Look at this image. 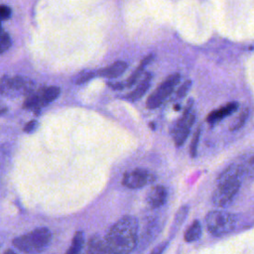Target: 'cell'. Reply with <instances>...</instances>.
<instances>
[{
    "mask_svg": "<svg viewBox=\"0 0 254 254\" xmlns=\"http://www.w3.org/2000/svg\"><path fill=\"white\" fill-rule=\"evenodd\" d=\"M138 220L125 215L111 226L105 237L109 254H130L137 244Z\"/></svg>",
    "mask_w": 254,
    "mask_h": 254,
    "instance_id": "cell-1",
    "label": "cell"
},
{
    "mask_svg": "<svg viewBox=\"0 0 254 254\" xmlns=\"http://www.w3.org/2000/svg\"><path fill=\"white\" fill-rule=\"evenodd\" d=\"M52 240V233L47 227H39L13 239V245L26 254L43 252Z\"/></svg>",
    "mask_w": 254,
    "mask_h": 254,
    "instance_id": "cell-2",
    "label": "cell"
},
{
    "mask_svg": "<svg viewBox=\"0 0 254 254\" xmlns=\"http://www.w3.org/2000/svg\"><path fill=\"white\" fill-rule=\"evenodd\" d=\"M237 220V215L224 210H210L205 215L207 230L214 236H222L233 231Z\"/></svg>",
    "mask_w": 254,
    "mask_h": 254,
    "instance_id": "cell-3",
    "label": "cell"
},
{
    "mask_svg": "<svg viewBox=\"0 0 254 254\" xmlns=\"http://www.w3.org/2000/svg\"><path fill=\"white\" fill-rule=\"evenodd\" d=\"M34 90V82L27 77L3 75L0 78V94L8 97L27 95Z\"/></svg>",
    "mask_w": 254,
    "mask_h": 254,
    "instance_id": "cell-4",
    "label": "cell"
},
{
    "mask_svg": "<svg viewBox=\"0 0 254 254\" xmlns=\"http://www.w3.org/2000/svg\"><path fill=\"white\" fill-rule=\"evenodd\" d=\"M241 183V180L217 182L216 189L212 194V203L218 207L228 206L238 193Z\"/></svg>",
    "mask_w": 254,
    "mask_h": 254,
    "instance_id": "cell-5",
    "label": "cell"
},
{
    "mask_svg": "<svg viewBox=\"0 0 254 254\" xmlns=\"http://www.w3.org/2000/svg\"><path fill=\"white\" fill-rule=\"evenodd\" d=\"M191 106H192V100H189L185 110H184V114L183 116L176 122L175 126L172 129V137L173 140L175 142V144L180 147L182 146L190 131V128L194 122L195 119V115L194 113L191 111Z\"/></svg>",
    "mask_w": 254,
    "mask_h": 254,
    "instance_id": "cell-6",
    "label": "cell"
},
{
    "mask_svg": "<svg viewBox=\"0 0 254 254\" xmlns=\"http://www.w3.org/2000/svg\"><path fill=\"white\" fill-rule=\"evenodd\" d=\"M181 79L180 73L176 72L170 74L156 89L155 91L148 97L146 101V106L149 109H155L159 107L164 100L173 92L175 86Z\"/></svg>",
    "mask_w": 254,
    "mask_h": 254,
    "instance_id": "cell-7",
    "label": "cell"
},
{
    "mask_svg": "<svg viewBox=\"0 0 254 254\" xmlns=\"http://www.w3.org/2000/svg\"><path fill=\"white\" fill-rule=\"evenodd\" d=\"M155 175L149 170L137 168L123 175L122 185L128 189H140L155 182Z\"/></svg>",
    "mask_w": 254,
    "mask_h": 254,
    "instance_id": "cell-8",
    "label": "cell"
},
{
    "mask_svg": "<svg viewBox=\"0 0 254 254\" xmlns=\"http://www.w3.org/2000/svg\"><path fill=\"white\" fill-rule=\"evenodd\" d=\"M167 199V190L164 186L157 185L152 187L146 195V200L147 203L153 207V208H158L162 206Z\"/></svg>",
    "mask_w": 254,
    "mask_h": 254,
    "instance_id": "cell-9",
    "label": "cell"
},
{
    "mask_svg": "<svg viewBox=\"0 0 254 254\" xmlns=\"http://www.w3.org/2000/svg\"><path fill=\"white\" fill-rule=\"evenodd\" d=\"M127 66L128 65L125 62L118 61L108 66H105L103 68L95 70V74H96V76H102V77H106V78H115V77L121 75L125 71Z\"/></svg>",
    "mask_w": 254,
    "mask_h": 254,
    "instance_id": "cell-10",
    "label": "cell"
},
{
    "mask_svg": "<svg viewBox=\"0 0 254 254\" xmlns=\"http://www.w3.org/2000/svg\"><path fill=\"white\" fill-rule=\"evenodd\" d=\"M238 109V103L235 102V101H232V102H229L223 106H221L220 108L216 109V110H213L212 112H210L206 118V121L208 123H215L223 118H225L226 116L234 113L236 110Z\"/></svg>",
    "mask_w": 254,
    "mask_h": 254,
    "instance_id": "cell-11",
    "label": "cell"
},
{
    "mask_svg": "<svg viewBox=\"0 0 254 254\" xmlns=\"http://www.w3.org/2000/svg\"><path fill=\"white\" fill-rule=\"evenodd\" d=\"M38 95H39V100H40V104L42 106V108L46 105H48L49 103L53 102L54 100H56L60 93H61V89L59 86H48V87H42L39 90H37Z\"/></svg>",
    "mask_w": 254,
    "mask_h": 254,
    "instance_id": "cell-12",
    "label": "cell"
},
{
    "mask_svg": "<svg viewBox=\"0 0 254 254\" xmlns=\"http://www.w3.org/2000/svg\"><path fill=\"white\" fill-rule=\"evenodd\" d=\"M85 254H109L105 240L98 235L91 236L87 242Z\"/></svg>",
    "mask_w": 254,
    "mask_h": 254,
    "instance_id": "cell-13",
    "label": "cell"
},
{
    "mask_svg": "<svg viewBox=\"0 0 254 254\" xmlns=\"http://www.w3.org/2000/svg\"><path fill=\"white\" fill-rule=\"evenodd\" d=\"M151 78H152V75L151 73L149 72H146L143 79L139 82V84L137 85V87L131 91L127 96L126 98L128 100H131V101H136L138 99H140L145 93L146 91L148 90L149 86H150V82H151Z\"/></svg>",
    "mask_w": 254,
    "mask_h": 254,
    "instance_id": "cell-14",
    "label": "cell"
},
{
    "mask_svg": "<svg viewBox=\"0 0 254 254\" xmlns=\"http://www.w3.org/2000/svg\"><path fill=\"white\" fill-rule=\"evenodd\" d=\"M153 58H154V55L150 54V55H148V56L140 63L139 66L133 71V73H132V74L129 76V78L127 79V81H126V86H127V87H131L132 85L135 84V82L137 81V79H138V78L140 77V75L143 73V70L145 69V66H146L148 64H150V63L152 62Z\"/></svg>",
    "mask_w": 254,
    "mask_h": 254,
    "instance_id": "cell-15",
    "label": "cell"
},
{
    "mask_svg": "<svg viewBox=\"0 0 254 254\" xmlns=\"http://www.w3.org/2000/svg\"><path fill=\"white\" fill-rule=\"evenodd\" d=\"M201 236V226L198 220H193V222L188 227L185 232V240L187 242H193L200 238Z\"/></svg>",
    "mask_w": 254,
    "mask_h": 254,
    "instance_id": "cell-16",
    "label": "cell"
},
{
    "mask_svg": "<svg viewBox=\"0 0 254 254\" xmlns=\"http://www.w3.org/2000/svg\"><path fill=\"white\" fill-rule=\"evenodd\" d=\"M83 245V233L82 231H76L73 235L71 245L65 252V254H80Z\"/></svg>",
    "mask_w": 254,
    "mask_h": 254,
    "instance_id": "cell-17",
    "label": "cell"
},
{
    "mask_svg": "<svg viewBox=\"0 0 254 254\" xmlns=\"http://www.w3.org/2000/svg\"><path fill=\"white\" fill-rule=\"evenodd\" d=\"M11 45L12 41L10 35L7 32H5L0 25V55L9 50Z\"/></svg>",
    "mask_w": 254,
    "mask_h": 254,
    "instance_id": "cell-18",
    "label": "cell"
},
{
    "mask_svg": "<svg viewBox=\"0 0 254 254\" xmlns=\"http://www.w3.org/2000/svg\"><path fill=\"white\" fill-rule=\"evenodd\" d=\"M199 137H200V127H197L195 132L193 133L191 142L190 144V155L191 158H194L196 156L198 142H199Z\"/></svg>",
    "mask_w": 254,
    "mask_h": 254,
    "instance_id": "cell-19",
    "label": "cell"
},
{
    "mask_svg": "<svg viewBox=\"0 0 254 254\" xmlns=\"http://www.w3.org/2000/svg\"><path fill=\"white\" fill-rule=\"evenodd\" d=\"M188 212H189V207L187 205H184L182 206L178 212L176 213L175 215V226L177 228L180 227V225L186 220V217L188 215Z\"/></svg>",
    "mask_w": 254,
    "mask_h": 254,
    "instance_id": "cell-20",
    "label": "cell"
},
{
    "mask_svg": "<svg viewBox=\"0 0 254 254\" xmlns=\"http://www.w3.org/2000/svg\"><path fill=\"white\" fill-rule=\"evenodd\" d=\"M248 114H249L248 109H247V108L244 109V110L240 113L239 117L234 121L233 125L230 127V130H231V131H234V130H237V129L241 128V127L244 125V123L246 122L247 117H248Z\"/></svg>",
    "mask_w": 254,
    "mask_h": 254,
    "instance_id": "cell-21",
    "label": "cell"
},
{
    "mask_svg": "<svg viewBox=\"0 0 254 254\" xmlns=\"http://www.w3.org/2000/svg\"><path fill=\"white\" fill-rule=\"evenodd\" d=\"M94 76H96L95 74V70H91V71H84L82 73H80L76 78H75V83L76 84H81L84 83L88 80H90L91 78H93Z\"/></svg>",
    "mask_w": 254,
    "mask_h": 254,
    "instance_id": "cell-22",
    "label": "cell"
},
{
    "mask_svg": "<svg viewBox=\"0 0 254 254\" xmlns=\"http://www.w3.org/2000/svg\"><path fill=\"white\" fill-rule=\"evenodd\" d=\"M11 14H12V10L9 6L0 5V25L2 21L9 19L11 17Z\"/></svg>",
    "mask_w": 254,
    "mask_h": 254,
    "instance_id": "cell-23",
    "label": "cell"
},
{
    "mask_svg": "<svg viewBox=\"0 0 254 254\" xmlns=\"http://www.w3.org/2000/svg\"><path fill=\"white\" fill-rule=\"evenodd\" d=\"M190 85H191V81H190V80L185 81V82L183 83V85L178 89V91H177V96H178L179 98L184 97V96L188 93V91H189Z\"/></svg>",
    "mask_w": 254,
    "mask_h": 254,
    "instance_id": "cell-24",
    "label": "cell"
},
{
    "mask_svg": "<svg viewBox=\"0 0 254 254\" xmlns=\"http://www.w3.org/2000/svg\"><path fill=\"white\" fill-rule=\"evenodd\" d=\"M38 122L36 121V120H31V121H29L26 125H25V127H24V132H26V133H32V132H34L37 128H38Z\"/></svg>",
    "mask_w": 254,
    "mask_h": 254,
    "instance_id": "cell-25",
    "label": "cell"
},
{
    "mask_svg": "<svg viewBox=\"0 0 254 254\" xmlns=\"http://www.w3.org/2000/svg\"><path fill=\"white\" fill-rule=\"evenodd\" d=\"M166 246H167V242H164V243H162L161 245L157 246L150 254H163V252H164Z\"/></svg>",
    "mask_w": 254,
    "mask_h": 254,
    "instance_id": "cell-26",
    "label": "cell"
},
{
    "mask_svg": "<svg viewBox=\"0 0 254 254\" xmlns=\"http://www.w3.org/2000/svg\"><path fill=\"white\" fill-rule=\"evenodd\" d=\"M107 84L112 87L113 89H122L124 87V84L121 83V82H116V83H113V82H107Z\"/></svg>",
    "mask_w": 254,
    "mask_h": 254,
    "instance_id": "cell-27",
    "label": "cell"
},
{
    "mask_svg": "<svg viewBox=\"0 0 254 254\" xmlns=\"http://www.w3.org/2000/svg\"><path fill=\"white\" fill-rule=\"evenodd\" d=\"M6 111H7L6 106H4V105H0V115H1V114H3V113H5Z\"/></svg>",
    "mask_w": 254,
    "mask_h": 254,
    "instance_id": "cell-28",
    "label": "cell"
},
{
    "mask_svg": "<svg viewBox=\"0 0 254 254\" xmlns=\"http://www.w3.org/2000/svg\"><path fill=\"white\" fill-rule=\"evenodd\" d=\"M4 254H16L13 250H11V249H7L5 252H4Z\"/></svg>",
    "mask_w": 254,
    "mask_h": 254,
    "instance_id": "cell-29",
    "label": "cell"
}]
</instances>
